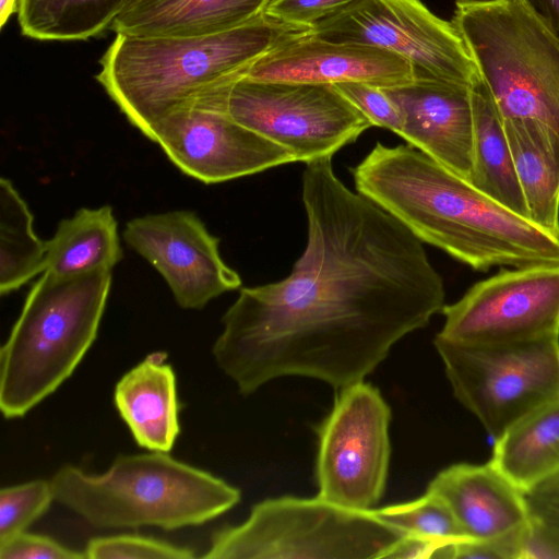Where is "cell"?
Here are the masks:
<instances>
[{
    "mask_svg": "<svg viewBox=\"0 0 559 559\" xmlns=\"http://www.w3.org/2000/svg\"><path fill=\"white\" fill-rule=\"evenodd\" d=\"M331 159L302 173L307 245L289 275L241 288L222 318L213 356L242 394L287 376L337 390L364 381L445 306L423 242L344 185Z\"/></svg>",
    "mask_w": 559,
    "mask_h": 559,
    "instance_id": "obj_1",
    "label": "cell"
},
{
    "mask_svg": "<svg viewBox=\"0 0 559 559\" xmlns=\"http://www.w3.org/2000/svg\"><path fill=\"white\" fill-rule=\"evenodd\" d=\"M356 191L476 271L559 263V237L502 206L418 148L377 143L352 169Z\"/></svg>",
    "mask_w": 559,
    "mask_h": 559,
    "instance_id": "obj_2",
    "label": "cell"
},
{
    "mask_svg": "<svg viewBox=\"0 0 559 559\" xmlns=\"http://www.w3.org/2000/svg\"><path fill=\"white\" fill-rule=\"evenodd\" d=\"M308 32L266 15L202 37L116 34L96 80L127 120L148 138L169 116L226 95L250 68L289 38Z\"/></svg>",
    "mask_w": 559,
    "mask_h": 559,
    "instance_id": "obj_3",
    "label": "cell"
},
{
    "mask_svg": "<svg viewBox=\"0 0 559 559\" xmlns=\"http://www.w3.org/2000/svg\"><path fill=\"white\" fill-rule=\"evenodd\" d=\"M50 484L57 502L102 528L202 525L240 501L238 488L159 451L119 455L100 475L64 465Z\"/></svg>",
    "mask_w": 559,
    "mask_h": 559,
    "instance_id": "obj_4",
    "label": "cell"
},
{
    "mask_svg": "<svg viewBox=\"0 0 559 559\" xmlns=\"http://www.w3.org/2000/svg\"><path fill=\"white\" fill-rule=\"evenodd\" d=\"M111 280L110 270L44 272L33 284L0 349L5 418L23 417L72 374L97 336Z\"/></svg>",
    "mask_w": 559,
    "mask_h": 559,
    "instance_id": "obj_5",
    "label": "cell"
},
{
    "mask_svg": "<svg viewBox=\"0 0 559 559\" xmlns=\"http://www.w3.org/2000/svg\"><path fill=\"white\" fill-rule=\"evenodd\" d=\"M451 22L502 119L559 138V39L519 0H456Z\"/></svg>",
    "mask_w": 559,
    "mask_h": 559,
    "instance_id": "obj_6",
    "label": "cell"
},
{
    "mask_svg": "<svg viewBox=\"0 0 559 559\" xmlns=\"http://www.w3.org/2000/svg\"><path fill=\"white\" fill-rule=\"evenodd\" d=\"M372 511H355L314 498L280 497L254 504L248 519L211 538V559L386 558L404 537Z\"/></svg>",
    "mask_w": 559,
    "mask_h": 559,
    "instance_id": "obj_7",
    "label": "cell"
},
{
    "mask_svg": "<svg viewBox=\"0 0 559 559\" xmlns=\"http://www.w3.org/2000/svg\"><path fill=\"white\" fill-rule=\"evenodd\" d=\"M456 400L495 441L559 396V335L507 343H461L436 335Z\"/></svg>",
    "mask_w": 559,
    "mask_h": 559,
    "instance_id": "obj_8",
    "label": "cell"
},
{
    "mask_svg": "<svg viewBox=\"0 0 559 559\" xmlns=\"http://www.w3.org/2000/svg\"><path fill=\"white\" fill-rule=\"evenodd\" d=\"M222 111L305 164L332 157L372 127L333 84L243 78L228 92Z\"/></svg>",
    "mask_w": 559,
    "mask_h": 559,
    "instance_id": "obj_9",
    "label": "cell"
},
{
    "mask_svg": "<svg viewBox=\"0 0 559 559\" xmlns=\"http://www.w3.org/2000/svg\"><path fill=\"white\" fill-rule=\"evenodd\" d=\"M390 419L373 385L360 381L338 390L318 428V497L349 510L374 509L386 483Z\"/></svg>",
    "mask_w": 559,
    "mask_h": 559,
    "instance_id": "obj_10",
    "label": "cell"
},
{
    "mask_svg": "<svg viewBox=\"0 0 559 559\" xmlns=\"http://www.w3.org/2000/svg\"><path fill=\"white\" fill-rule=\"evenodd\" d=\"M309 33L329 41L396 53L412 63L416 76L466 86L479 79L456 27L432 13L421 0H356Z\"/></svg>",
    "mask_w": 559,
    "mask_h": 559,
    "instance_id": "obj_11",
    "label": "cell"
},
{
    "mask_svg": "<svg viewBox=\"0 0 559 559\" xmlns=\"http://www.w3.org/2000/svg\"><path fill=\"white\" fill-rule=\"evenodd\" d=\"M437 334L461 343H507L559 335V263L503 269L441 311Z\"/></svg>",
    "mask_w": 559,
    "mask_h": 559,
    "instance_id": "obj_12",
    "label": "cell"
},
{
    "mask_svg": "<svg viewBox=\"0 0 559 559\" xmlns=\"http://www.w3.org/2000/svg\"><path fill=\"white\" fill-rule=\"evenodd\" d=\"M123 238L163 276L183 309H201L241 285L221 257L218 238L191 211L135 217L127 223Z\"/></svg>",
    "mask_w": 559,
    "mask_h": 559,
    "instance_id": "obj_13",
    "label": "cell"
},
{
    "mask_svg": "<svg viewBox=\"0 0 559 559\" xmlns=\"http://www.w3.org/2000/svg\"><path fill=\"white\" fill-rule=\"evenodd\" d=\"M183 174L204 183L224 182L295 163L289 151L240 124L224 111H178L151 132Z\"/></svg>",
    "mask_w": 559,
    "mask_h": 559,
    "instance_id": "obj_14",
    "label": "cell"
},
{
    "mask_svg": "<svg viewBox=\"0 0 559 559\" xmlns=\"http://www.w3.org/2000/svg\"><path fill=\"white\" fill-rule=\"evenodd\" d=\"M254 81L336 84L366 82L388 87L416 78L403 57L382 48L334 43L308 32L282 43L260 58L245 76Z\"/></svg>",
    "mask_w": 559,
    "mask_h": 559,
    "instance_id": "obj_15",
    "label": "cell"
},
{
    "mask_svg": "<svg viewBox=\"0 0 559 559\" xmlns=\"http://www.w3.org/2000/svg\"><path fill=\"white\" fill-rule=\"evenodd\" d=\"M471 87L421 76L382 87L401 111V138L467 181L473 166Z\"/></svg>",
    "mask_w": 559,
    "mask_h": 559,
    "instance_id": "obj_16",
    "label": "cell"
},
{
    "mask_svg": "<svg viewBox=\"0 0 559 559\" xmlns=\"http://www.w3.org/2000/svg\"><path fill=\"white\" fill-rule=\"evenodd\" d=\"M427 490L448 503L471 540L506 538L530 522L524 492L490 462L453 464L439 472Z\"/></svg>",
    "mask_w": 559,
    "mask_h": 559,
    "instance_id": "obj_17",
    "label": "cell"
},
{
    "mask_svg": "<svg viewBox=\"0 0 559 559\" xmlns=\"http://www.w3.org/2000/svg\"><path fill=\"white\" fill-rule=\"evenodd\" d=\"M166 353L154 352L124 373L115 388L116 407L135 442L169 452L179 435L176 376Z\"/></svg>",
    "mask_w": 559,
    "mask_h": 559,
    "instance_id": "obj_18",
    "label": "cell"
},
{
    "mask_svg": "<svg viewBox=\"0 0 559 559\" xmlns=\"http://www.w3.org/2000/svg\"><path fill=\"white\" fill-rule=\"evenodd\" d=\"M269 0H142L111 24L116 34L202 37L240 27L264 14Z\"/></svg>",
    "mask_w": 559,
    "mask_h": 559,
    "instance_id": "obj_19",
    "label": "cell"
},
{
    "mask_svg": "<svg viewBox=\"0 0 559 559\" xmlns=\"http://www.w3.org/2000/svg\"><path fill=\"white\" fill-rule=\"evenodd\" d=\"M503 124L527 218L559 237V138L532 120L504 119Z\"/></svg>",
    "mask_w": 559,
    "mask_h": 559,
    "instance_id": "obj_20",
    "label": "cell"
},
{
    "mask_svg": "<svg viewBox=\"0 0 559 559\" xmlns=\"http://www.w3.org/2000/svg\"><path fill=\"white\" fill-rule=\"evenodd\" d=\"M489 462L523 492L559 474V396L497 438Z\"/></svg>",
    "mask_w": 559,
    "mask_h": 559,
    "instance_id": "obj_21",
    "label": "cell"
},
{
    "mask_svg": "<svg viewBox=\"0 0 559 559\" xmlns=\"http://www.w3.org/2000/svg\"><path fill=\"white\" fill-rule=\"evenodd\" d=\"M473 166L468 182L502 206L527 218L504 124L480 78L472 85Z\"/></svg>",
    "mask_w": 559,
    "mask_h": 559,
    "instance_id": "obj_22",
    "label": "cell"
},
{
    "mask_svg": "<svg viewBox=\"0 0 559 559\" xmlns=\"http://www.w3.org/2000/svg\"><path fill=\"white\" fill-rule=\"evenodd\" d=\"M123 253L112 209L83 207L62 219L52 238L46 241L45 271L73 276L112 270Z\"/></svg>",
    "mask_w": 559,
    "mask_h": 559,
    "instance_id": "obj_23",
    "label": "cell"
},
{
    "mask_svg": "<svg viewBox=\"0 0 559 559\" xmlns=\"http://www.w3.org/2000/svg\"><path fill=\"white\" fill-rule=\"evenodd\" d=\"M127 0H20L24 36L38 40H86L109 29Z\"/></svg>",
    "mask_w": 559,
    "mask_h": 559,
    "instance_id": "obj_24",
    "label": "cell"
},
{
    "mask_svg": "<svg viewBox=\"0 0 559 559\" xmlns=\"http://www.w3.org/2000/svg\"><path fill=\"white\" fill-rule=\"evenodd\" d=\"M46 241L33 228L26 202L8 178L0 180V294H10L44 273Z\"/></svg>",
    "mask_w": 559,
    "mask_h": 559,
    "instance_id": "obj_25",
    "label": "cell"
},
{
    "mask_svg": "<svg viewBox=\"0 0 559 559\" xmlns=\"http://www.w3.org/2000/svg\"><path fill=\"white\" fill-rule=\"evenodd\" d=\"M371 511L379 520L400 530L405 536L433 545L439 550V558H451L453 546L471 540L463 533L448 503L428 490L418 499Z\"/></svg>",
    "mask_w": 559,
    "mask_h": 559,
    "instance_id": "obj_26",
    "label": "cell"
},
{
    "mask_svg": "<svg viewBox=\"0 0 559 559\" xmlns=\"http://www.w3.org/2000/svg\"><path fill=\"white\" fill-rule=\"evenodd\" d=\"M55 500L49 481L43 479L3 487L0 490V544L25 532Z\"/></svg>",
    "mask_w": 559,
    "mask_h": 559,
    "instance_id": "obj_27",
    "label": "cell"
},
{
    "mask_svg": "<svg viewBox=\"0 0 559 559\" xmlns=\"http://www.w3.org/2000/svg\"><path fill=\"white\" fill-rule=\"evenodd\" d=\"M88 559H188L192 549L141 535H112L92 538L85 548Z\"/></svg>",
    "mask_w": 559,
    "mask_h": 559,
    "instance_id": "obj_28",
    "label": "cell"
},
{
    "mask_svg": "<svg viewBox=\"0 0 559 559\" xmlns=\"http://www.w3.org/2000/svg\"><path fill=\"white\" fill-rule=\"evenodd\" d=\"M372 124L402 135L403 118L399 107L382 87L366 82L333 84Z\"/></svg>",
    "mask_w": 559,
    "mask_h": 559,
    "instance_id": "obj_29",
    "label": "cell"
},
{
    "mask_svg": "<svg viewBox=\"0 0 559 559\" xmlns=\"http://www.w3.org/2000/svg\"><path fill=\"white\" fill-rule=\"evenodd\" d=\"M356 0H269L264 15L281 23L309 31L341 12Z\"/></svg>",
    "mask_w": 559,
    "mask_h": 559,
    "instance_id": "obj_30",
    "label": "cell"
},
{
    "mask_svg": "<svg viewBox=\"0 0 559 559\" xmlns=\"http://www.w3.org/2000/svg\"><path fill=\"white\" fill-rule=\"evenodd\" d=\"M85 552L68 548L46 535L23 532L0 544V559H83Z\"/></svg>",
    "mask_w": 559,
    "mask_h": 559,
    "instance_id": "obj_31",
    "label": "cell"
},
{
    "mask_svg": "<svg viewBox=\"0 0 559 559\" xmlns=\"http://www.w3.org/2000/svg\"><path fill=\"white\" fill-rule=\"evenodd\" d=\"M530 520L559 546V474L524 492Z\"/></svg>",
    "mask_w": 559,
    "mask_h": 559,
    "instance_id": "obj_32",
    "label": "cell"
},
{
    "mask_svg": "<svg viewBox=\"0 0 559 559\" xmlns=\"http://www.w3.org/2000/svg\"><path fill=\"white\" fill-rule=\"evenodd\" d=\"M519 559H559V546L530 520L520 537Z\"/></svg>",
    "mask_w": 559,
    "mask_h": 559,
    "instance_id": "obj_33",
    "label": "cell"
},
{
    "mask_svg": "<svg viewBox=\"0 0 559 559\" xmlns=\"http://www.w3.org/2000/svg\"><path fill=\"white\" fill-rule=\"evenodd\" d=\"M559 39V0H519Z\"/></svg>",
    "mask_w": 559,
    "mask_h": 559,
    "instance_id": "obj_34",
    "label": "cell"
},
{
    "mask_svg": "<svg viewBox=\"0 0 559 559\" xmlns=\"http://www.w3.org/2000/svg\"><path fill=\"white\" fill-rule=\"evenodd\" d=\"M20 0H0V28H3L10 16L17 12Z\"/></svg>",
    "mask_w": 559,
    "mask_h": 559,
    "instance_id": "obj_35",
    "label": "cell"
},
{
    "mask_svg": "<svg viewBox=\"0 0 559 559\" xmlns=\"http://www.w3.org/2000/svg\"><path fill=\"white\" fill-rule=\"evenodd\" d=\"M141 1H142V0H127V5H126V9H124V10H127L128 8H130V7H132V5L136 4V3H139V2H141ZM124 10H123V11H124Z\"/></svg>",
    "mask_w": 559,
    "mask_h": 559,
    "instance_id": "obj_36",
    "label": "cell"
}]
</instances>
